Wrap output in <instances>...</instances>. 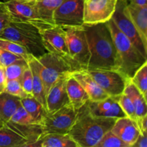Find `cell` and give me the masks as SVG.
I'll list each match as a JSON object with an SVG mask.
<instances>
[{
  "mask_svg": "<svg viewBox=\"0 0 147 147\" xmlns=\"http://www.w3.org/2000/svg\"><path fill=\"white\" fill-rule=\"evenodd\" d=\"M83 26L90 52L87 70H113L116 47L108 23Z\"/></svg>",
  "mask_w": 147,
  "mask_h": 147,
  "instance_id": "6da1fadb",
  "label": "cell"
},
{
  "mask_svg": "<svg viewBox=\"0 0 147 147\" xmlns=\"http://www.w3.org/2000/svg\"><path fill=\"white\" fill-rule=\"evenodd\" d=\"M116 120L93 116L86 103L78 110L76 121L67 134L79 147H94L111 131Z\"/></svg>",
  "mask_w": 147,
  "mask_h": 147,
  "instance_id": "7a4b0ae2",
  "label": "cell"
},
{
  "mask_svg": "<svg viewBox=\"0 0 147 147\" xmlns=\"http://www.w3.org/2000/svg\"><path fill=\"white\" fill-rule=\"evenodd\" d=\"M116 47V60L113 70L127 80H131L136 70L147 62L131 40L118 29L113 20L107 22Z\"/></svg>",
  "mask_w": 147,
  "mask_h": 147,
  "instance_id": "3957f363",
  "label": "cell"
},
{
  "mask_svg": "<svg viewBox=\"0 0 147 147\" xmlns=\"http://www.w3.org/2000/svg\"><path fill=\"white\" fill-rule=\"evenodd\" d=\"M0 38L18 43L36 58L48 53L43 44L40 29L33 24L11 22L0 32Z\"/></svg>",
  "mask_w": 147,
  "mask_h": 147,
  "instance_id": "277c9868",
  "label": "cell"
},
{
  "mask_svg": "<svg viewBox=\"0 0 147 147\" xmlns=\"http://www.w3.org/2000/svg\"><path fill=\"white\" fill-rule=\"evenodd\" d=\"M42 137L40 125H21L9 121L0 128V147H20Z\"/></svg>",
  "mask_w": 147,
  "mask_h": 147,
  "instance_id": "5b68a950",
  "label": "cell"
},
{
  "mask_svg": "<svg viewBox=\"0 0 147 147\" xmlns=\"http://www.w3.org/2000/svg\"><path fill=\"white\" fill-rule=\"evenodd\" d=\"M63 28L66 33L70 58L79 70H87L90 52L83 26Z\"/></svg>",
  "mask_w": 147,
  "mask_h": 147,
  "instance_id": "8992f818",
  "label": "cell"
},
{
  "mask_svg": "<svg viewBox=\"0 0 147 147\" xmlns=\"http://www.w3.org/2000/svg\"><path fill=\"white\" fill-rule=\"evenodd\" d=\"M40 63V73L45 97L51 86L63 74L74 72V69L59 56L47 53L37 58Z\"/></svg>",
  "mask_w": 147,
  "mask_h": 147,
  "instance_id": "52a82bcc",
  "label": "cell"
},
{
  "mask_svg": "<svg viewBox=\"0 0 147 147\" xmlns=\"http://www.w3.org/2000/svg\"><path fill=\"white\" fill-rule=\"evenodd\" d=\"M77 111L70 103L46 114L41 123L43 136L47 134H67L76 121Z\"/></svg>",
  "mask_w": 147,
  "mask_h": 147,
  "instance_id": "ba28073f",
  "label": "cell"
},
{
  "mask_svg": "<svg viewBox=\"0 0 147 147\" xmlns=\"http://www.w3.org/2000/svg\"><path fill=\"white\" fill-rule=\"evenodd\" d=\"M40 32L43 44L48 53H53L65 60L75 71L80 70L70 57L66 33L63 27L54 25L40 30Z\"/></svg>",
  "mask_w": 147,
  "mask_h": 147,
  "instance_id": "9c48e42d",
  "label": "cell"
},
{
  "mask_svg": "<svg viewBox=\"0 0 147 147\" xmlns=\"http://www.w3.org/2000/svg\"><path fill=\"white\" fill-rule=\"evenodd\" d=\"M34 3L9 0L6 2L2 1V5L4 9L9 14L11 22L28 23L36 26L40 30L54 26L55 24L47 22L39 17Z\"/></svg>",
  "mask_w": 147,
  "mask_h": 147,
  "instance_id": "30bf717a",
  "label": "cell"
},
{
  "mask_svg": "<svg viewBox=\"0 0 147 147\" xmlns=\"http://www.w3.org/2000/svg\"><path fill=\"white\" fill-rule=\"evenodd\" d=\"M83 3L84 0H64L53 13L55 25L62 27L83 26Z\"/></svg>",
  "mask_w": 147,
  "mask_h": 147,
  "instance_id": "8fae6325",
  "label": "cell"
},
{
  "mask_svg": "<svg viewBox=\"0 0 147 147\" xmlns=\"http://www.w3.org/2000/svg\"><path fill=\"white\" fill-rule=\"evenodd\" d=\"M117 0H84L83 24L106 23L111 20L115 12Z\"/></svg>",
  "mask_w": 147,
  "mask_h": 147,
  "instance_id": "7c38bea8",
  "label": "cell"
},
{
  "mask_svg": "<svg viewBox=\"0 0 147 147\" xmlns=\"http://www.w3.org/2000/svg\"><path fill=\"white\" fill-rule=\"evenodd\" d=\"M88 72L97 84L113 97L121 96L129 81L114 70H89Z\"/></svg>",
  "mask_w": 147,
  "mask_h": 147,
  "instance_id": "4fadbf2b",
  "label": "cell"
},
{
  "mask_svg": "<svg viewBox=\"0 0 147 147\" xmlns=\"http://www.w3.org/2000/svg\"><path fill=\"white\" fill-rule=\"evenodd\" d=\"M125 3V0H117L116 10L111 20L118 29L131 40L141 54L147 58V50L144 47L131 20L124 10Z\"/></svg>",
  "mask_w": 147,
  "mask_h": 147,
  "instance_id": "5bb4252c",
  "label": "cell"
},
{
  "mask_svg": "<svg viewBox=\"0 0 147 147\" xmlns=\"http://www.w3.org/2000/svg\"><path fill=\"white\" fill-rule=\"evenodd\" d=\"M70 73L62 75L51 86L46 96V110L52 113L70 103L66 90V83Z\"/></svg>",
  "mask_w": 147,
  "mask_h": 147,
  "instance_id": "9a60e30c",
  "label": "cell"
},
{
  "mask_svg": "<svg viewBox=\"0 0 147 147\" xmlns=\"http://www.w3.org/2000/svg\"><path fill=\"white\" fill-rule=\"evenodd\" d=\"M119 96H109L107 98L99 101L93 102L89 100L86 104L90 113L95 116L116 119L126 117V114L121 109L118 102Z\"/></svg>",
  "mask_w": 147,
  "mask_h": 147,
  "instance_id": "2e32d148",
  "label": "cell"
},
{
  "mask_svg": "<svg viewBox=\"0 0 147 147\" xmlns=\"http://www.w3.org/2000/svg\"><path fill=\"white\" fill-rule=\"evenodd\" d=\"M124 10L134 25L144 47L147 50V5L125 3Z\"/></svg>",
  "mask_w": 147,
  "mask_h": 147,
  "instance_id": "e0dca14e",
  "label": "cell"
},
{
  "mask_svg": "<svg viewBox=\"0 0 147 147\" xmlns=\"http://www.w3.org/2000/svg\"><path fill=\"white\" fill-rule=\"evenodd\" d=\"M111 131L129 146L134 144L141 134L136 123L126 116L116 119Z\"/></svg>",
  "mask_w": 147,
  "mask_h": 147,
  "instance_id": "ac0fdd59",
  "label": "cell"
},
{
  "mask_svg": "<svg viewBox=\"0 0 147 147\" xmlns=\"http://www.w3.org/2000/svg\"><path fill=\"white\" fill-rule=\"evenodd\" d=\"M72 76L78 82L88 94L90 101H99L109 97V95L97 84L86 70L72 72Z\"/></svg>",
  "mask_w": 147,
  "mask_h": 147,
  "instance_id": "d6986e66",
  "label": "cell"
},
{
  "mask_svg": "<svg viewBox=\"0 0 147 147\" xmlns=\"http://www.w3.org/2000/svg\"><path fill=\"white\" fill-rule=\"evenodd\" d=\"M72 73V72H71ZM70 73L66 83V90L69 102L76 111L79 110L89 101V97L80 83Z\"/></svg>",
  "mask_w": 147,
  "mask_h": 147,
  "instance_id": "ffe728a7",
  "label": "cell"
},
{
  "mask_svg": "<svg viewBox=\"0 0 147 147\" xmlns=\"http://www.w3.org/2000/svg\"><path fill=\"white\" fill-rule=\"evenodd\" d=\"M32 75L33 97L37 99L46 110V97L40 73V63L37 58L30 55L27 60ZM47 111V110H46Z\"/></svg>",
  "mask_w": 147,
  "mask_h": 147,
  "instance_id": "44dd1931",
  "label": "cell"
},
{
  "mask_svg": "<svg viewBox=\"0 0 147 147\" xmlns=\"http://www.w3.org/2000/svg\"><path fill=\"white\" fill-rule=\"evenodd\" d=\"M21 98L4 92L0 93V119L6 123L21 106Z\"/></svg>",
  "mask_w": 147,
  "mask_h": 147,
  "instance_id": "7402d4cb",
  "label": "cell"
},
{
  "mask_svg": "<svg viewBox=\"0 0 147 147\" xmlns=\"http://www.w3.org/2000/svg\"><path fill=\"white\" fill-rule=\"evenodd\" d=\"M123 93H126L131 100L134 106L136 114L140 121L142 117L147 116L146 99L142 96V93L136 89V88L134 86V84L130 80L126 84Z\"/></svg>",
  "mask_w": 147,
  "mask_h": 147,
  "instance_id": "603a6c76",
  "label": "cell"
},
{
  "mask_svg": "<svg viewBox=\"0 0 147 147\" xmlns=\"http://www.w3.org/2000/svg\"><path fill=\"white\" fill-rule=\"evenodd\" d=\"M21 104L37 124L40 125L47 113L42 105L33 96L21 98Z\"/></svg>",
  "mask_w": 147,
  "mask_h": 147,
  "instance_id": "cb8c5ba5",
  "label": "cell"
},
{
  "mask_svg": "<svg viewBox=\"0 0 147 147\" xmlns=\"http://www.w3.org/2000/svg\"><path fill=\"white\" fill-rule=\"evenodd\" d=\"M63 1L64 0H37L34 5L36 11L42 20L54 24L53 13Z\"/></svg>",
  "mask_w": 147,
  "mask_h": 147,
  "instance_id": "d4e9b609",
  "label": "cell"
},
{
  "mask_svg": "<svg viewBox=\"0 0 147 147\" xmlns=\"http://www.w3.org/2000/svg\"><path fill=\"white\" fill-rule=\"evenodd\" d=\"M42 144L53 147H79L68 134L45 135L42 137Z\"/></svg>",
  "mask_w": 147,
  "mask_h": 147,
  "instance_id": "484cf974",
  "label": "cell"
},
{
  "mask_svg": "<svg viewBox=\"0 0 147 147\" xmlns=\"http://www.w3.org/2000/svg\"><path fill=\"white\" fill-rule=\"evenodd\" d=\"M142 96H147V62L139 67L130 80Z\"/></svg>",
  "mask_w": 147,
  "mask_h": 147,
  "instance_id": "4316f807",
  "label": "cell"
},
{
  "mask_svg": "<svg viewBox=\"0 0 147 147\" xmlns=\"http://www.w3.org/2000/svg\"><path fill=\"white\" fill-rule=\"evenodd\" d=\"M28 66L26 60H20L11 63L5 67V73L7 80H19L20 81L24 70Z\"/></svg>",
  "mask_w": 147,
  "mask_h": 147,
  "instance_id": "83f0119b",
  "label": "cell"
},
{
  "mask_svg": "<svg viewBox=\"0 0 147 147\" xmlns=\"http://www.w3.org/2000/svg\"><path fill=\"white\" fill-rule=\"evenodd\" d=\"M119 104L120 106L121 109L123 111V113L126 114V117L129 118L131 119L133 121H134L138 126L139 122V119H138L137 116L135 112L134 106L133 103H132L131 100L130 98L126 94V93H123L119 97ZM139 128V127H138Z\"/></svg>",
  "mask_w": 147,
  "mask_h": 147,
  "instance_id": "f1b7e54d",
  "label": "cell"
},
{
  "mask_svg": "<svg viewBox=\"0 0 147 147\" xmlns=\"http://www.w3.org/2000/svg\"><path fill=\"white\" fill-rule=\"evenodd\" d=\"M0 48L7 50L13 54L22 56L26 60H27L30 55L23 46L20 45L18 43H16L11 40H5V39L0 38Z\"/></svg>",
  "mask_w": 147,
  "mask_h": 147,
  "instance_id": "f546056e",
  "label": "cell"
},
{
  "mask_svg": "<svg viewBox=\"0 0 147 147\" xmlns=\"http://www.w3.org/2000/svg\"><path fill=\"white\" fill-rule=\"evenodd\" d=\"M94 147H129V146L109 131Z\"/></svg>",
  "mask_w": 147,
  "mask_h": 147,
  "instance_id": "4dcf8cb0",
  "label": "cell"
},
{
  "mask_svg": "<svg viewBox=\"0 0 147 147\" xmlns=\"http://www.w3.org/2000/svg\"><path fill=\"white\" fill-rule=\"evenodd\" d=\"M9 121L21 125H38L34 122L32 118L22 105L17 109Z\"/></svg>",
  "mask_w": 147,
  "mask_h": 147,
  "instance_id": "1f68e13d",
  "label": "cell"
},
{
  "mask_svg": "<svg viewBox=\"0 0 147 147\" xmlns=\"http://www.w3.org/2000/svg\"><path fill=\"white\" fill-rule=\"evenodd\" d=\"M4 92L20 98L30 96L24 91L19 80H7Z\"/></svg>",
  "mask_w": 147,
  "mask_h": 147,
  "instance_id": "d6a6232c",
  "label": "cell"
},
{
  "mask_svg": "<svg viewBox=\"0 0 147 147\" xmlns=\"http://www.w3.org/2000/svg\"><path fill=\"white\" fill-rule=\"evenodd\" d=\"M20 83L24 91L29 96H33L32 75V72L29 67V65L27 68L23 72L22 76L20 80Z\"/></svg>",
  "mask_w": 147,
  "mask_h": 147,
  "instance_id": "836d02e7",
  "label": "cell"
},
{
  "mask_svg": "<svg viewBox=\"0 0 147 147\" xmlns=\"http://www.w3.org/2000/svg\"><path fill=\"white\" fill-rule=\"evenodd\" d=\"M24 57L0 48V65L6 67L8 65L20 60H24ZM25 60V59H24Z\"/></svg>",
  "mask_w": 147,
  "mask_h": 147,
  "instance_id": "e575fe53",
  "label": "cell"
},
{
  "mask_svg": "<svg viewBox=\"0 0 147 147\" xmlns=\"http://www.w3.org/2000/svg\"><path fill=\"white\" fill-rule=\"evenodd\" d=\"M11 19L9 14L3 7V5L0 7V32L6 28L11 23Z\"/></svg>",
  "mask_w": 147,
  "mask_h": 147,
  "instance_id": "d590c367",
  "label": "cell"
},
{
  "mask_svg": "<svg viewBox=\"0 0 147 147\" xmlns=\"http://www.w3.org/2000/svg\"><path fill=\"white\" fill-rule=\"evenodd\" d=\"M129 147H147V132L140 134L137 140Z\"/></svg>",
  "mask_w": 147,
  "mask_h": 147,
  "instance_id": "8d00e7d4",
  "label": "cell"
},
{
  "mask_svg": "<svg viewBox=\"0 0 147 147\" xmlns=\"http://www.w3.org/2000/svg\"><path fill=\"white\" fill-rule=\"evenodd\" d=\"M7 79L5 73V67L0 65V93H4L6 88Z\"/></svg>",
  "mask_w": 147,
  "mask_h": 147,
  "instance_id": "74e56055",
  "label": "cell"
},
{
  "mask_svg": "<svg viewBox=\"0 0 147 147\" xmlns=\"http://www.w3.org/2000/svg\"><path fill=\"white\" fill-rule=\"evenodd\" d=\"M42 138L36 141V142L26 144L23 145V146L20 147H42Z\"/></svg>",
  "mask_w": 147,
  "mask_h": 147,
  "instance_id": "f35d334b",
  "label": "cell"
},
{
  "mask_svg": "<svg viewBox=\"0 0 147 147\" xmlns=\"http://www.w3.org/2000/svg\"><path fill=\"white\" fill-rule=\"evenodd\" d=\"M125 1H126V2L133 3V4L140 6L147 5V0H125Z\"/></svg>",
  "mask_w": 147,
  "mask_h": 147,
  "instance_id": "ab89813d",
  "label": "cell"
},
{
  "mask_svg": "<svg viewBox=\"0 0 147 147\" xmlns=\"http://www.w3.org/2000/svg\"><path fill=\"white\" fill-rule=\"evenodd\" d=\"M18 1H24V2H28V3H34L37 0H18Z\"/></svg>",
  "mask_w": 147,
  "mask_h": 147,
  "instance_id": "60d3db41",
  "label": "cell"
},
{
  "mask_svg": "<svg viewBox=\"0 0 147 147\" xmlns=\"http://www.w3.org/2000/svg\"><path fill=\"white\" fill-rule=\"evenodd\" d=\"M4 124V122L3 121H1V119H0V128H1V126H2Z\"/></svg>",
  "mask_w": 147,
  "mask_h": 147,
  "instance_id": "b9f144b4",
  "label": "cell"
},
{
  "mask_svg": "<svg viewBox=\"0 0 147 147\" xmlns=\"http://www.w3.org/2000/svg\"><path fill=\"white\" fill-rule=\"evenodd\" d=\"M42 147H53V146H48V145H43L42 146Z\"/></svg>",
  "mask_w": 147,
  "mask_h": 147,
  "instance_id": "7bdbcfd3",
  "label": "cell"
},
{
  "mask_svg": "<svg viewBox=\"0 0 147 147\" xmlns=\"http://www.w3.org/2000/svg\"><path fill=\"white\" fill-rule=\"evenodd\" d=\"M9 1V0H3V2H6V1Z\"/></svg>",
  "mask_w": 147,
  "mask_h": 147,
  "instance_id": "ee69618b",
  "label": "cell"
},
{
  "mask_svg": "<svg viewBox=\"0 0 147 147\" xmlns=\"http://www.w3.org/2000/svg\"><path fill=\"white\" fill-rule=\"evenodd\" d=\"M1 4H2V1H0V7L1 6Z\"/></svg>",
  "mask_w": 147,
  "mask_h": 147,
  "instance_id": "f6af8a7d",
  "label": "cell"
}]
</instances>
